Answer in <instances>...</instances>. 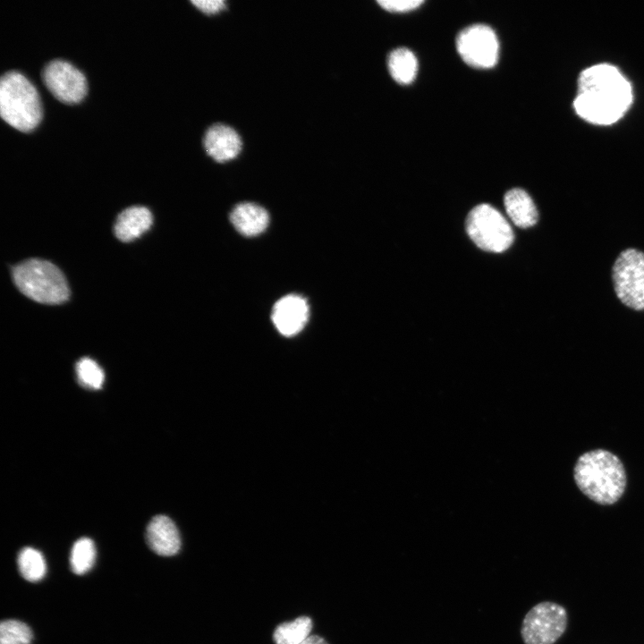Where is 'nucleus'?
<instances>
[{
    "mask_svg": "<svg viewBox=\"0 0 644 644\" xmlns=\"http://www.w3.org/2000/svg\"><path fill=\"white\" fill-rule=\"evenodd\" d=\"M631 99V85L619 70L600 64L580 72L573 106L587 122L606 125L623 116Z\"/></svg>",
    "mask_w": 644,
    "mask_h": 644,
    "instance_id": "obj_1",
    "label": "nucleus"
},
{
    "mask_svg": "<svg viewBox=\"0 0 644 644\" xmlns=\"http://www.w3.org/2000/svg\"><path fill=\"white\" fill-rule=\"evenodd\" d=\"M573 476L579 489L590 500L603 505L617 502L627 481L620 459L604 449L581 454L575 463Z\"/></svg>",
    "mask_w": 644,
    "mask_h": 644,
    "instance_id": "obj_2",
    "label": "nucleus"
},
{
    "mask_svg": "<svg viewBox=\"0 0 644 644\" xmlns=\"http://www.w3.org/2000/svg\"><path fill=\"white\" fill-rule=\"evenodd\" d=\"M0 114L11 126L30 131L40 122L42 107L30 80L18 71L5 72L0 80Z\"/></svg>",
    "mask_w": 644,
    "mask_h": 644,
    "instance_id": "obj_3",
    "label": "nucleus"
},
{
    "mask_svg": "<svg viewBox=\"0 0 644 644\" xmlns=\"http://www.w3.org/2000/svg\"><path fill=\"white\" fill-rule=\"evenodd\" d=\"M13 282L28 298L43 304H60L70 295L62 271L49 261L31 258L13 269Z\"/></svg>",
    "mask_w": 644,
    "mask_h": 644,
    "instance_id": "obj_4",
    "label": "nucleus"
},
{
    "mask_svg": "<svg viewBox=\"0 0 644 644\" xmlns=\"http://www.w3.org/2000/svg\"><path fill=\"white\" fill-rule=\"evenodd\" d=\"M466 232L481 250L503 252L513 242L514 233L504 216L489 204L473 208L466 218Z\"/></svg>",
    "mask_w": 644,
    "mask_h": 644,
    "instance_id": "obj_5",
    "label": "nucleus"
},
{
    "mask_svg": "<svg viewBox=\"0 0 644 644\" xmlns=\"http://www.w3.org/2000/svg\"><path fill=\"white\" fill-rule=\"evenodd\" d=\"M612 278L622 303L644 310V253L635 249L622 251L613 266Z\"/></svg>",
    "mask_w": 644,
    "mask_h": 644,
    "instance_id": "obj_6",
    "label": "nucleus"
},
{
    "mask_svg": "<svg viewBox=\"0 0 644 644\" xmlns=\"http://www.w3.org/2000/svg\"><path fill=\"white\" fill-rule=\"evenodd\" d=\"M567 626L565 608L555 602L543 601L525 614L521 636L524 644H554Z\"/></svg>",
    "mask_w": 644,
    "mask_h": 644,
    "instance_id": "obj_7",
    "label": "nucleus"
},
{
    "mask_svg": "<svg viewBox=\"0 0 644 644\" xmlns=\"http://www.w3.org/2000/svg\"><path fill=\"white\" fill-rule=\"evenodd\" d=\"M456 48L462 60L475 68H491L499 56V41L495 30L481 23L461 30L456 38Z\"/></svg>",
    "mask_w": 644,
    "mask_h": 644,
    "instance_id": "obj_8",
    "label": "nucleus"
},
{
    "mask_svg": "<svg viewBox=\"0 0 644 644\" xmlns=\"http://www.w3.org/2000/svg\"><path fill=\"white\" fill-rule=\"evenodd\" d=\"M44 83L60 101L73 104L80 101L87 91L84 74L71 63L55 59L43 69Z\"/></svg>",
    "mask_w": 644,
    "mask_h": 644,
    "instance_id": "obj_9",
    "label": "nucleus"
},
{
    "mask_svg": "<svg viewBox=\"0 0 644 644\" xmlns=\"http://www.w3.org/2000/svg\"><path fill=\"white\" fill-rule=\"evenodd\" d=\"M271 318L281 335H295L302 330L309 319L308 302L301 295L288 294L275 303Z\"/></svg>",
    "mask_w": 644,
    "mask_h": 644,
    "instance_id": "obj_10",
    "label": "nucleus"
},
{
    "mask_svg": "<svg viewBox=\"0 0 644 644\" xmlns=\"http://www.w3.org/2000/svg\"><path fill=\"white\" fill-rule=\"evenodd\" d=\"M203 145L207 153L216 161L225 162L238 156L242 140L233 127L216 123L205 131Z\"/></svg>",
    "mask_w": 644,
    "mask_h": 644,
    "instance_id": "obj_11",
    "label": "nucleus"
},
{
    "mask_svg": "<svg viewBox=\"0 0 644 644\" xmlns=\"http://www.w3.org/2000/svg\"><path fill=\"white\" fill-rule=\"evenodd\" d=\"M146 539L150 549L162 556L174 555L181 548L178 529L165 515L152 518L147 526Z\"/></svg>",
    "mask_w": 644,
    "mask_h": 644,
    "instance_id": "obj_12",
    "label": "nucleus"
},
{
    "mask_svg": "<svg viewBox=\"0 0 644 644\" xmlns=\"http://www.w3.org/2000/svg\"><path fill=\"white\" fill-rule=\"evenodd\" d=\"M230 220L235 229L245 236H256L268 225L269 216L261 206L253 202L237 204L230 213Z\"/></svg>",
    "mask_w": 644,
    "mask_h": 644,
    "instance_id": "obj_13",
    "label": "nucleus"
},
{
    "mask_svg": "<svg viewBox=\"0 0 644 644\" xmlns=\"http://www.w3.org/2000/svg\"><path fill=\"white\" fill-rule=\"evenodd\" d=\"M506 213L520 228L534 226L538 219L537 207L527 191L521 188L509 190L504 197Z\"/></svg>",
    "mask_w": 644,
    "mask_h": 644,
    "instance_id": "obj_14",
    "label": "nucleus"
},
{
    "mask_svg": "<svg viewBox=\"0 0 644 644\" xmlns=\"http://www.w3.org/2000/svg\"><path fill=\"white\" fill-rule=\"evenodd\" d=\"M151 212L142 206H132L122 211L114 225V234L129 242L142 235L152 225Z\"/></svg>",
    "mask_w": 644,
    "mask_h": 644,
    "instance_id": "obj_15",
    "label": "nucleus"
},
{
    "mask_svg": "<svg viewBox=\"0 0 644 644\" xmlns=\"http://www.w3.org/2000/svg\"><path fill=\"white\" fill-rule=\"evenodd\" d=\"M387 67L394 80L400 84H409L416 77L418 60L411 50L398 47L389 53Z\"/></svg>",
    "mask_w": 644,
    "mask_h": 644,
    "instance_id": "obj_16",
    "label": "nucleus"
},
{
    "mask_svg": "<svg viewBox=\"0 0 644 644\" xmlns=\"http://www.w3.org/2000/svg\"><path fill=\"white\" fill-rule=\"evenodd\" d=\"M311 629V619L300 616L277 625L273 633V640L275 644H302L310 636Z\"/></svg>",
    "mask_w": 644,
    "mask_h": 644,
    "instance_id": "obj_17",
    "label": "nucleus"
},
{
    "mask_svg": "<svg viewBox=\"0 0 644 644\" xmlns=\"http://www.w3.org/2000/svg\"><path fill=\"white\" fill-rule=\"evenodd\" d=\"M21 575L29 581L42 580L47 572V564L43 555L37 549L27 547L22 548L17 558Z\"/></svg>",
    "mask_w": 644,
    "mask_h": 644,
    "instance_id": "obj_18",
    "label": "nucleus"
},
{
    "mask_svg": "<svg viewBox=\"0 0 644 644\" xmlns=\"http://www.w3.org/2000/svg\"><path fill=\"white\" fill-rule=\"evenodd\" d=\"M96 559L94 542L89 538L78 539L71 550L70 564L72 571L79 575L88 572Z\"/></svg>",
    "mask_w": 644,
    "mask_h": 644,
    "instance_id": "obj_19",
    "label": "nucleus"
},
{
    "mask_svg": "<svg viewBox=\"0 0 644 644\" xmlns=\"http://www.w3.org/2000/svg\"><path fill=\"white\" fill-rule=\"evenodd\" d=\"M32 632L30 627L17 620H5L0 625V644H30Z\"/></svg>",
    "mask_w": 644,
    "mask_h": 644,
    "instance_id": "obj_20",
    "label": "nucleus"
},
{
    "mask_svg": "<svg viewBox=\"0 0 644 644\" xmlns=\"http://www.w3.org/2000/svg\"><path fill=\"white\" fill-rule=\"evenodd\" d=\"M76 374L79 382L89 388L99 389L105 380L101 367L90 358H82L76 364Z\"/></svg>",
    "mask_w": 644,
    "mask_h": 644,
    "instance_id": "obj_21",
    "label": "nucleus"
},
{
    "mask_svg": "<svg viewBox=\"0 0 644 644\" xmlns=\"http://www.w3.org/2000/svg\"><path fill=\"white\" fill-rule=\"evenodd\" d=\"M423 0H378L377 4L390 12H407L423 4Z\"/></svg>",
    "mask_w": 644,
    "mask_h": 644,
    "instance_id": "obj_22",
    "label": "nucleus"
},
{
    "mask_svg": "<svg viewBox=\"0 0 644 644\" xmlns=\"http://www.w3.org/2000/svg\"><path fill=\"white\" fill-rule=\"evenodd\" d=\"M198 9L205 13H216L226 7L225 0H191V1Z\"/></svg>",
    "mask_w": 644,
    "mask_h": 644,
    "instance_id": "obj_23",
    "label": "nucleus"
},
{
    "mask_svg": "<svg viewBox=\"0 0 644 644\" xmlns=\"http://www.w3.org/2000/svg\"><path fill=\"white\" fill-rule=\"evenodd\" d=\"M302 644H328L326 640L318 635H310Z\"/></svg>",
    "mask_w": 644,
    "mask_h": 644,
    "instance_id": "obj_24",
    "label": "nucleus"
}]
</instances>
